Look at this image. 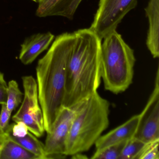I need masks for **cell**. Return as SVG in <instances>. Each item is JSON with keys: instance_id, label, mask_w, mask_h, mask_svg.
<instances>
[{"instance_id": "13", "label": "cell", "mask_w": 159, "mask_h": 159, "mask_svg": "<svg viewBox=\"0 0 159 159\" xmlns=\"http://www.w3.org/2000/svg\"><path fill=\"white\" fill-rule=\"evenodd\" d=\"M0 159H39V158L8 135L0 148Z\"/></svg>"}, {"instance_id": "15", "label": "cell", "mask_w": 159, "mask_h": 159, "mask_svg": "<svg viewBox=\"0 0 159 159\" xmlns=\"http://www.w3.org/2000/svg\"><path fill=\"white\" fill-rule=\"evenodd\" d=\"M6 105L9 110L12 112L22 103L24 93L19 89L16 81L12 80L7 85Z\"/></svg>"}, {"instance_id": "1", "label": "cell", "mask_w": 159, "mask_h": 159, "mask_svg": "<svg viewBox=\"0 0 159 159\" xmlns=\"http://www.w3.org/2000/svg\"><path fill=\"white\" fill-rule=\"evenodd\" d=\"M67 66L63 106L74 107L97 92L101 84L102 40L90 28L73 32Z\"/></svg>"}, {"instance_id": "10", "label": "cell", "mask_w": 159, "mask_h": 159, "mask_svg": "<svg viewBox=\"0 0 159 159\" xmlns=\"http://www.w3.org/2000/svg\"><path fill=\"white\" fill-rule=\"evenodd\" d=\"M54 36L51 32L39 33L26 39L21 45L19 58L25 65L31 64L53 41Z\"/></svg>"}, {"instance_id": "24", "label": "cell", "mask_w": 159, "mask_h": 159, "mask_svg": "<svg viewBox=\"0 0 159 159\" xmlns=\"http://www.w3.org/2000/svg\"><path fill=\"white\" fill-rule=\"evenodd\" d=\"M32 1L36 2H38V3H39V2L40 1V0H32Z\"/></svg>"}, {"instance_id": "8", "label": "cell", "mask_w": 159, "mask_h": 159, "mask_svg": "<svg viewBox=\"0 0 159 159\" xmlns=\"http://www.w3.org/2000/svg\"><path fill=\"white\" fill-rule=\"evenodd\" d=\"M134 137L148 143L159 139V71L155 85L147 105L139 114V121Z\"/></svg>"}, {"instance_id": "5", "label": "cell", "mask_w": 159, "mask_h": 159, "mask_svg": "<svg viewBox=\"0 0 159 159\" xmlns=\"http://www.w3.org/2000/svg\"><path fill=\"white\" fill-rule=\"evenodd\" d=\"M24 89L23 101L16 113L12 117L15 122L25 123L30 132L39 138L45 131L43 113L39 102L38 85L32 76L22 77Z\"/></svg>"}, {"instance_id": "6", "label": "cell", "mask_w": 159, "mask_h": 159, "mask_svg": "<svg viewBox=\"0 0 159 159\" xmlns=\"http://www.w3.org/2000/svg\"><path fill=\"white\" fill-rule=\"evenodd\" d=\"M138 0H99L98 9L89 28L103 39L116 30L124 17L137 5Z\"/></svg>"}, {"instance_id": "25", "label": "cell", "mask_w": 159, "mask_h": 159, "mask_svg": "<svg viewBox=\"0 0 159 159\" xmlns=\"http://www.w3.org/2000/svg\"><path fill=\"white\" fill-rule=\"evenodd\" d=\"M41 1H43V0H40V1L39 2Z\"/></svg>"}, {"instance_id": "19", "label": "cell", "mask_w": 159, "mask_h": 159, "mask_svg": "<svg viewBox=\"0 0 159 159\" xmlns=\"http://www.w3.org/2000/svg\"><path fill=\"white\" fill-rule=\"evenodd\" d=\"M6 130L9 131L13 136L18 138L25 136L29 132L26 125L22 121L17 122L9 125Z\"/></svg>"}, {"instance_id": "12", "label": "cell", "mask_w": 159, "mask_h": 159, "mask_svg": "<svg viewBox=\"0 0 159 159\" xmlns=\"http://www.w3.org/2000/svg\"><path fill=\"white\" fill-rule=\"evenodd\" d=\"M148 19L147 47L153 58L159 56V0H149L145 9Z\"/></svg>"}, {"instance_id": "16", "label": "cell", "mask_w": 159, "mask_h": 159, "mask_svg": "<svg viewBox=\"0 0 159 159\" xmlns=\"http://www.w3.org/2000/svg\"><path fill=\"white\" fill-rule=\"evenodd\" d=\"M146 143L135 137L129 139L124 147L119 159H137Z\"/></svg>"}, {"instance_id": "14", "label": "cell", "mask_w": 159, "mask_h": 159, "mask_svg": "<svg viewBox=\"0 0 159 159\" xmlns=\"http://www.w3.org/2000/svg\"><path fill=\"white\" fill-rule=\"evenodd\" d=\"M9 137L20 144L23 148L38 156L39 159H46L44 144L39 140L38 137L29 132L25 136L22 138L13 136L9 131L5 132Z\"/></svg>"}, {"instance_id": "20", "label": "cell", "mask_w": 159, "mask_h": 159, "mask_svg": "<svg viewBox=\"0 0 159 159\" xmlns=\"http://www.w3.org/2000/svg\"><path fill=\"white\" fill-rule=\"evenodd\" d=\"M0 112V133H5L9 126V121L11 116V111L8 110L6 104L1 105Z\"/></svg>"}, {"instance_id": "3", "label": "cell", "mask_w": 159, "mask_h": 159, "mask_svg": "<svg viewBox=\"0 0 159 159\" xmlns=\"http://www.w3.org/2000/svg\"><path fill=\"white\" fill-rule=\"evenodd\" d=\"M110 104L97 92L85 99L72 121L66 142V156L87 151L108 127Z\"/></svg>"}, {"instance_id": "21", "label": "cell", "mask_w": 159, "mask_h": 159, "mask_svg": "<svg viewBox=\"0 0 159 159\" xmlns=\"http://www.w3.org/2000/svg\"><path fill=\"white\" fill-rule=\"evenodd\" d=\"M7 85L0 84V105L5 104L7 100Z\"/></svg>"}, {"instance_id": "4", "label": "cell", "mask_w": 159, "mask_h": 159, "mask_svg": "<svg viewBox=\"0 0 159 159\" xmlns=\"http://www.w3.org/2000/svg\"><path fill=\"white\" fill-rule=\"evenodd\" d=\"M103 39L101 79L106 90L117 94L127 90L133 83L136 61L134 51L116 30Z\"/></svg>"}, {"instance_id": "9", "label": "cell", "mask_w": 159, "mask_h": 159, "mask_svg": "<svg viewBox=\"0 0 159 159\" xmlns=\"http://www.w3.org/2000/svg\"><path fill=\"white\" fill-rule=\"evenodd\" d=\"M139 121V114L134 115L120 126L100 136L94 144L96 151L133 138L136 132Z\"/></svg>"}, {"instance_id": "11", "label": "cell", "mask_w": 159, "mask_h": 159, "mask_svg": "<svg viewBox=\"0 0 159 159\" xmlns=\"http://www.w3.org/2000/svg\"><path fill=\"white\" fill-rule=\"evenodd\" d=\"M82 0H43L39 2L37 16H61L69 19L74 14Z\"/></svg>"}, {"instance_id": "23", "label": "cell", "mask_w": 159, "mask_h": 159, "mask_svg": "<svg viewBox=\"0 0 159 159\" xmlns=\"http://www.w3.org/2000/svg\"><path fill=\"white\" fill-rule=\"evenodd\" d=\"M0 84L7 85V83L4 79V74L0 71Z\"/></svg>"}, {"instance_id": "22", "label": "cell", "mask_w": 159, "mask_h": 159, "mask_svg": "<svg viewBox=\"0 0 159 159\" xmlns=\"http://www.w3.org/2000/svg\"><path fill=\"white\" fill-rule=\"evenodd\" d=\"M7 136H8V135L6 134V132L0 133V148H1L4 141L7 138Z\"/></svg>"}, {"instance_id": "7", "label": "cell", "mask_w": 159, "mask_h": 159, "mask_svg": "<svg viewBox=\"0 0 159 159\" xmlns=\"http://www.w3.org/2000/svg\"><path fill=\"white\" fill-rule=\"evenodd\" d=\"M84 101L71 107L62 106L60 109L52 130L47 134L44 144L46 159H61L66 156L65 151L69 133L72 121Z\"/></svg>"}, {"instance_id": "18", "label": "cell", "mask_w": 159, "mask_h": 159, "mask_svg": "<svg viewBox=\"0 0 159 159\" xmlns=\"http://www.w3.org/2000/svg\"><path fill=\"white\" fill-rule=\"evenodd\" d=\"M159 139L146 143L137 159H159Z\"/></svg>"}, {"instance_id": "2", "label": "cell", "mask_w": 159, "mask_h": 159, "mask_svg": "<svg viewBox=\"0 0 159 159\" xmlns=\"http://www.w3.org/2000/svg\"><path fill=\"white\" fill-rule=\"evenodd\" d=\"M74 40L73 32L57 37L36 67L39 102L47 134L52 130L63 106L67 66Z\"/></svg>"}, {"instance_id": "17", "label": "cell", "mask_w": 159, "mask_h": 159, "mask_svg": "<svg viewBox=\"0 0 159 159\" xmlns=\"http://www.w3.org/2000/svg\"><path fill=\"white\" fill-rule=\"evenodd\" d=\"M128 140L109 146L99 151H95L93 156V159H119L124 147Z\"/></svg>"}]
</instances>
